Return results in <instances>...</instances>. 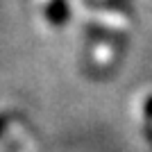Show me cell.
<instances>
[{"mask_svg":"<svg viewBox=\"0 0 152 152\" xmlns=\"http://www.w3.org/2000/svg\"><path fill=\"white\" fill-rule=\"evenodd\" d=\"M121 57V45L116 43V37H104L93 41L89 48V61L95 73H109L111 66Z\"/></svg>","mask_w":152,"mask_h":152,"instance_id":"6da1fadb","label":"cell"},{"mask_svg":"<svg viewBox=\"0 0 152 152\" xmlns=\"http://www.w3.org/2000/svg\"><path fill=\"white\" fill-rule=\"evenodd\" d=\"M39 2H41V12H43V16L48 18L50 25H61L66 20L68 12H66L64 0H39Z\"/></svg>","mask_w":152,"mask_h":152,"instance_id":"7a4b0ae2","label":"cell"},{"mask_svg":"<svg viewBox=\"0 0 152 152\" xmlns=\"http://www.w3.org/2000/svg\"><path fill=\"white\" fill-rule=\"evenodd\" d=\"M145 109H148L145 114H148V116H150V121H152V100H150V102H148V107H145Z\"/></svg>","mask_w":152,"mask_h":152,"instance_id":"3957f363","label":"cell"}]
</instances>
